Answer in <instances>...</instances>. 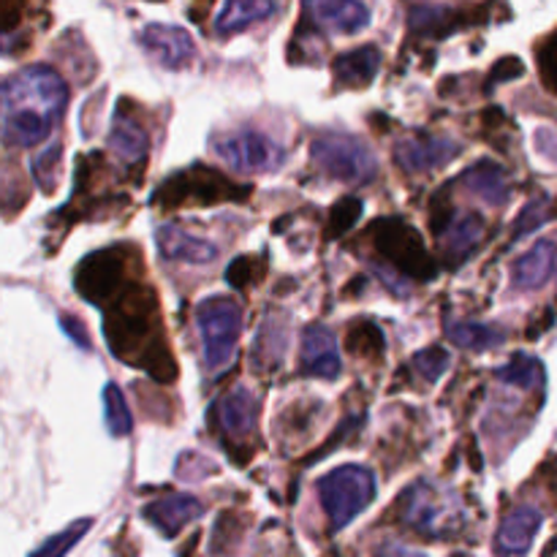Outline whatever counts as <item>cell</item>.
I'll return each instance as SVG.
<instances>
[{"label": "cell", "mask_w": 557, "mask_h": 557, "mask_svg": "<svg viewBox=\"0 0 557 557\" xmlns=\"http://www.w3.org/2000/svg\"><path fill=\"white\" fill-rule=\"evenodd\" d=\"M69 103L63 76L49 65H30L0 85V136L5 145L33 147L52 134Z\"/></svg>", "instance_id": "1"}, {"label": "cell", "mask_w": 557, "mask_h": 557, "mask_svg": "<svg viewBox=\"0 0 557 557\" xmlns=\"http://www.w3.org/2000/svg\"><path fill=\"white\" fill-rule=\"evenodd\" d=\"M368 234L375 250L373 270L379 272L397 294L408 292V281L428 283L438 275V267H435L424 239L419 237L417 228H413L411 223L403 221V218H379V221L370 223Z\"/></svg>", "instance_id": "2"}, {"label": "cell", "mask_w": 557, "mask_h": 557, "mask_svg": "<svg viewBox=\"0 0 557 557\" xmlns=\"http://www.w3.org/2000/svg\"><path fill=\"white\" fill-rule=\"evenodd\" d=\"M107 321H103V335H107L109 348L114 357L125 362H141L147 373H152L150 357V337L156 332V294L152 288H131L120 302H109Z\"/></svg>", "instance_id": "3"}, {"label": "cell", "mask_w": 557, "mask_h": 557, "mask_svg": "<svg viewBox=\"0 0 557 557\" xmlns=\"http://www.w3.org/2000/svg\"><path fill=\"white\" fill-rule=\"evenodd\" d=\"M248 194V185L232 183L205 163H196V166L185 169V172L174 174L166 183L158 185L152 205L161 207V210H180L185 205L207 207L221 205V201H245Z\"/></svg>", "instance_id": "4"}, {"label": "cell", "mask_w": 557, "mask_h": 557, "mask_svg": "<svg viewBox=\"0 0 557 557\" xmlns=\"http://www.w3.org/2000/svg\"><path fill=\"white\" fill-rule=\"evenodd\" d=\"M201 335V362L207 373H223L234 362L237 337L243 330V310L232 297H210L196 308Z\"/></svg>", "instance_id": "5"}, {"label": "cell", "mask_w": 557, "mask_h": 557, "mask_svg": "<svg viewBox=\"0 0 557 557\" xmlns=\"http://www.w3.org/2000/svg\"><path fill=\"white\" fill-rule=\"evenodd\" d=\"M321 506L330 517L332 533L351 525L375 498V479L362 466H341L315 484Z\"/></svg>", "instance_id": "6"}, {"label": "cell", "mask_w": 557, "mask_h": 557, "mask_svg": "<svg viewBox=\"0 0 557 557\" xmlns=\"http://www.w3.org/2000/svg\"><path fill=\"white\" fill-rule=\"evenodd\" d=\"M310 158L326 177L346 185L370 183L379 172V161L362 141L348 134H321L310 145Z\"/></svg>", "instance_id": "7"}, {"label": "cell", "mask_w": 557, "mask_h": 557, "mask_svg": "<svg viewBox=\"0 0 557 557\" xmlns=\"http://www.w3.org/2000/svg\"><path fill=\"white\" fill-rule=\"evenodd\" d=\"M400 520L411 531L430 539H446L460 531V515L455 500L430 482H417L400 495Z\"/></svg>", "instance_id": "8"}, {"label": "cell", "mask_w": 557, "mask_h": 557, "mask_svg": "<svg viewBox=\"0 0 557 557\" xmlns=\"http://www.w3.org/2000/svg\"><path fill=\"white\" fill-rule=\"evenodd\" d=\"M215 152L234 169V172L243 174H267L275 172L283 161H286V152L277 145L275 139H270L261 131H234V134L218 136Z\"/></svg>", "instance_id": "9"}, {"label": "cell", "mask_w": 557, "mask_h": 557, "mask_svg": "<svg viewBox=\"0 0 557 557\" xmlns=\"http://www.w3.org/2000/svg\"><path fill=\"white\" fill-rule=\"evenodd\" d=\"M125 248L96 250L87 256L76 270V292L92 305H109V299L120 292L125 277Z\"/></svg>", "instance_id": "10"}, {"label": "cell", "mask_w": 557, "mask_h": 557, "mask_svg": "<svg viewBox=\"0 0 557 557\" xmlns=\"http://www.w3.org/2000/svg\"><path fill=\"white\" fill-rule=\"evenodd\" d=\"M370 25V11L362 0H302V22L297 30L359 33Z\"/></svg>", "instance_id": "11"}, {"label": "cell", "mask_w": 557, "mask_h": 557, "mask_svg": "<svg viewBox=\"0 0 557 557\" xmlns=\"http://www.w3.org/2000/svg\"><path fill=\"white\" fill-rule=\"evenodd\" d=\"M457 156H460V145L438 134H413L395 145L397 166L413 174L433 172V169L446 166Z\"/></svg>", "instance_id": "12"}, {"label": "cell", "mask_w": 557, "mask_h": 557, "mask_svg": "<svg viewBox=\"0 0 557 557\" xmlns=\"http://www.w3.org/2000/svg\"><path fill=\"white\" fill-rule=\"evenodd\" d=\"M139 47L163 69H185L196 54L188 30L177 25H161V22L141 27Z\"/></svg>", "instance_id": "13"}, {"label": "cell", "mask_w": 557, "mask_h": 557, "mask_svg": "<svg viewBox=\"0 0 557 557\" xmlns=\"http://www.w3.org/2000/svg\"><path fill=\"white\" fill-rule=\"evenodd\" d=\"M299 373L308 379L335 381L341 375V354L337 341L324 324H310L302 335V357H299Z\"/></svg>", "instance_id": "14"}, {"label": "cell", "mask_w": 557, "mask_h": 557, "mask_svg": "<svg viewBox=\"0 0 557 557\" xmlns=\"http://www.w3.org/2000/svg\"><path fill=\"white\" fill-rule=\"evenodd\" d=\"M430 223H433L435 234H438L441 250H444V256L451 264H462L484 237L482 218H476L473 212H462V215L449 212V215L441 218V221Z\"/></svg>", "instance_id": "15"}, {"label": "cell", "mask_w": 557, "mask_h": 557, "mask_svg": "<svg viewBox=\"0 0 557 557\" xmlns=\"http://www.w3.org/2000/svg\"><path fill=\"white\" fill-rule=\"evenodd\" d=\"M212 411H215L221 433L232 441L250 438L256 422H259V403H256L253 392L245 389V386H237L228 395H223Z\"/></svg>", "instance_id": "16"}, {"label": "cell", "mask_w": 557, "mask_h": 557, "mask_svg": "<svg viewBox=\"0 0 557 557\" xmlns=\"http://www.w3.org/2000/svg\"><path fill=\"white\" fill-rule=\"evenodd\" d=\"M201 515H205V504L194 495H166V498L145 506L147 522L156 525L166 539L177 536L185 525L199 520Z\"/></svg>", "instance_id": "17"}, {"label": "cell", "mask_w": 557, "mask_h": 557, "mask_svg": "<svg viewBox=\"0 0 557 557\" xmlns=\"http://www.w3.org/2000/svg\"><path fill=\"white\" fill-rule=\"evenodd\" d=\"M156 245L166 259L185 261V264H210L218 256V248L207 239L194 237L174 223H163L156 228Z\"/></svg>", "instance_id": "18"}, {"label": "cell", "mask_w": 557, "mask_h": 557, "mask_svg": "<svg viewBox=\"0 0 557 557\" xmlns=\"http://www.w3.org/2000/svg\"><path fill=\"white\" fill-rule=\"evenodd\" d=\"M542 522V511L533 509V506H520V509H515L506 517L504 525H500L498 539H495V553L500 557L525 555L528 549H531Z\"/></svg>", "instance_id": "19"}, {"label": "cell", "mask_w": 557, "mask_h": 557, "mask_svg": "<svg viewBox=\"0 0 557 557\" xmlns=\"http://www.w3.org/2000/svg\"><path fill=\"white\" fill-rule=\"evenodd\" d=\"M557 261V248L553 239H539L525 256L515 261L511 267V283L520 292H536L544 283L549 281V275L555 272Z\"/></svg>", "instance_id": "20"}, {"label": "cell", "mask_w": 557, "mask_h": 557, "mask_svg": "<svg viewBox=\"0 0 557 557\" xmlns=\"http://www.w3.org/2000/svg\"><path fill=\"white\" fill-rule=\"evenodd\" d=\"M109 150L128 166H139L145 163L147 150H150V139H147L145 128L136 123L131 114H125L123 101L112 117V131H109Z\"/></svg>", "instance_id": "21"}, {"label": "cell", "mask_w": 557, "mask_h": 557, "mask_svg": "<svg viewBox=\"0 0 557 557\" xmlns=\"http://www.w3.org/2000/svg\"><path fill=\"white\" fill-rule=\"evenodd\" d=\"M381 69V49L375 44H364V47L351 49V52L341 54L332 63V74H335V85L351 87H368L375 79Z\"/></svg>", "instance_id": "22"}, {"label": "cell", "mask_w": 557, "mask_h": 557, "mask_svg": "<svg viewBox=\"0 0 557 557\" xmlns=\"http://www.w3.org/2000/svg\"><path fill=\"white\" fill-rule=\"evenodd\" d=\"M460 183L466 185L468 194L479 196V199H484L493 207L509 201V177H506V172L495 161H479L476 166L466 169Z\"/></svg>", "instance_id": "23"}, {"label": "cell", "mask_w": 557, "mask_h": 557, "mask_svg": "<svg viewBox=\"0 0 557 557\" xmlns=\"http://www.w3.org/2000/svg\"><path fill=\"white\" fill-rule=\"evenodd\" d=\"M275 11V0H226L215 20L218 36H232L253 22L267 20Z\"/></svg>", "instance_id": "24"}, {"label": "cell", "mask_w": 557, "mask_h": 557, "mask_svg": "<svg viewBox=\"0 0 557 557\" xmlns=\"http://www.w3.org/2000/svg\"><path fill=\"white\" fill-rule=\"evenodd\" d=\"M468 22H473L471 16H466L457 9H444V5H417V9H411V14H408V27H411L413 33L435 38L449 36L451 30L468 25Z\"/></svg>", "instance_id": "25"}, {"label": "cell", "mask_w": 557, "mask_h": 557, "mask_svg": "<svg viewBox=\"0 0 557 557\" xmlns=\"http://www.w3.org/2000/svg\"><path fill=\"white\" fill-rule=\"evenodd\" d=\"M495 375L500 384L517 386V389H539L544 384V364L531 354H515Z\"/></svg>", "instance_id": "26"}, {"label": "cell", "mask_w": 557, "mask_h": 557, "mask_svg": "<svg viewBox=\"0 0 557 557\" xmlns=\"http://www.w3.org/2000/svg\"><path fill=\"white\" fill-rule=\"evenodd\" d=\"M446 332L455 341V346L471 348V351H487V348L500 346L506 341L500 330L490 324H473V321H457V324L446 326Z\"/></svg>", "instance_id": "27"}, {"label": "cell", "mask_w": 557, "mask_h": 557, "mask_svg": "<svg viewBox=\"0 0 557 557\" xmlns=\"http://www.w3.org/2000/svg\"><path fill=\"white\" fill-rule=\"evenodd\" d=\"M346 346L357 357H381L384 354V332L373 321H354L346 335Z\"/></svg>", "instance_id": "28"}, {"label": "cell", "mask_w": 557, "mask_h": 557, "mask_svg": "<svg viewBox=\"0 0 557 557\" xmlns=\"http://www.w3.org/2000/svg\"><path fill=\"white\" fill-rule=\"evenodd\" d=\"M92 528V520L90 517H85V520H76L71 522L65 531L54 533L52 539H47V542L41 544V547L36 549V553H30V557H65L71 553V549L76 547V544L85 539V533Z\"/></svg>", "instance_id": "29"}, {"label": "cell", "mask_w": 557, "mask_h": 557, "mask_svg": "<svg viewBox=\"0 0 557 557\" xmlns=\"http://www.w3.org/2000/svg\"><path fill=\"white\" fill-rule=\"evenodd\" d=\"M103 408H107V428L112 435H128L131 433V413L125 406V397L117 384L103 386Z\"/></svg>", "instance_id": "30"}, {"label": "cell", "mask_w": 557, "mask_h": 557, "mask_svg": "<svg viewBox=\"0 0 557 557\" xmlns=\"http://www.w3.org/2000/svg\"><path fill=\"white\" fill-rule=\"evenodd\" d=\"M549 218H553V199H549V196H539V199H533L531 205L520 212L511 237L520 239V237H525V234L536 232V228H542Z\"/></svg>", "instance_id": "31"}, {"label": "cell", "mask_w": 557, "mask_h": 557, "mask_svg": "<svg viewBox=\"0 0 557 557\" xmlns=\"http://www.w3.org/2000/svg\"><path fill=\"white\" fill-rule=\"evenodd\" d=\"M362 215V201L357 196H346V199L337 201L330 210V226H326V237L337 239L341 234H346L354 223Z\"/></svg>", "instance_id": "32"}, {"label": "cell", "mask_w": 557, "mask_h": 557, "mask_svg": "<svg viewBox=\"0 0 557 557\" xmlns=\"http://www.w3.org/2000/svg\"><path fill=\"white\" fill-rule=\"evenodd\" d=\"M446 368H449V351L441 346L424 348V351H419L417 357H413V370H417L424 381H430V384H435V381L446 373Z\"/></svg>", "instance_id": "33"}, {"label": "cell", "mask_w": 557, "mask_h": 557, "mask_svg": "<svg viewBox=\"0 0 557 557\" xmlns=\"http://www.w3.org/2000/svg\"><path fill=\"white\" fill-rule=\"evenodd\" d=\"M58 166H60V145L47 147L41 156L33 161V177L41 185V190L52 194L54 185H58Z\"/></svg>", "instance_id": "34"}, {"label": "cell", "mask_w": 557, "mask_h": 557, "mask_svg": "<svg viewBox=\"0 0 557 557\" xmlns=\"http://www.w3.org/2000/svg\"><path fill=\"white\" fill-rule=\"evenodd\" d=\"M267 270V261H256L253 256H243V259L232 261V267L226 270V281L232 283L234 288H245L250 286V283L259 281L261 275H264Z\"/></svg>", "instance_id": "35"}, {"label": "cell", "mask_w": 557, "mask_h": 557, "mask_svg": "<svg viewBox=\"0 0 557 557\" xmlns=\"http://www.w3.org/2000/svg\"><path fill=\"white\" fill-rule=\"evenodd\" d=\"M212 471H218L207 457H201L199 451H185L177 460V476L190 482V479H207Z\"/></svg>", "instance_id": "36"}, {"label": "cell", "mask_w": 557, "mask_h": 557, "mask_svg": "<svg viewBox=\"0 0 557 557\" xmlns=\"http://www.w3.org/2000/svg\"><path fill=\"white\" fill-rule=\"evenodd\" d=\"M522 71H525V65H522L520 58H504V60H498V63L493 65V71H490L487 87H484V90H493L495 82L517 79V76H522Z\"/></svg>", "instance_id": "37"}, {"label": "cell", "mask_w": 557, "mask_h": 557, "mask_svg": "<svg viewBox=\"0 0 557 557\" xmlns=\"http://www.w3.org/2000/svg\"><path fill=\"white\" fill-rule=\"evenodd\" d=\"M60 324H63L65 335H69L71 341L76 343V346H79V348H90V337H87V330L79 324V319H74V315L65 313V315H60Z\"/></svg>", "instance_id": "38"}, {"label": "cell", "mask_w": 557, "mask_h": 557, "mask_svg": "<svg viewBox=\"0 0 557 557\" xmlns=\"http://www.w3.org/2000/svg\"><path fill=\"white\" fill-rule=\"evenodd\" d=\"M536 147H539V152H544V156L553 158V161L557 163V134L553 128L536 131Z\"/></svg>", "instance_id": "39"}, {"label": "cell", "mask_w": 557, "mask_h": 557, "mask_svg": "<svg viewBox=\"0 0 557 557\" xmlns=\"http://www.w3.org/2000/svg\"><path fill=\"white\" fill-rule=\"evenodd\" d=\"M379 557H424V555L411 553V549L400 547V544H384V547H381Z\"/></svg>", "instance_id": "40"}]
</instances>
